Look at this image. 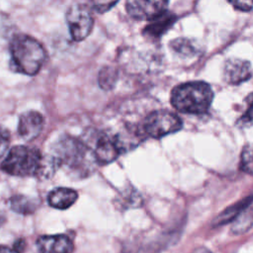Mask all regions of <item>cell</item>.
I'll use <instances>...</instances> for the list:
<instances>
[{
  "label": "cell",
  "instance_id": "15",
  "mask_svg": "<svg viewBox=\"0 0 253 253\" xmlns=\"http://www.w3.org/2000/svg\"><path fill=\"white\" fill-rule=\"evenodd\" d=\"M41 201L37 198L18 194L10 199V208L13 211L19 214H33L40 207Z\"/></svg>",
  "mask_w": 253,
  "mask_h": 253
},
{
  "label": "cell",
  "instance_id": "6",
  "mask_svg": "<svg viewBox=\"0 0 253 253\" xmlns=\"http://www.w3.org/2000/svg\"><path fill=\"white\" fill-rule=\"evenodd\" d=\"M181 127L182 121L178 116L169 111L158 110L146 117L141 129L146 136L160 138L180 130Z\"/></svg>",
  "mask_w": 253,
  "mask_h": 253
},
{
  "label": "cell",
  "instance_id": "21",
  "mask_svg": "<svg viewBox=\"0 0 253 253\" xmlns=\"http://www.w3.org/2000/svg\"><path fill=\"white\" fill-rule=\"evenodd\" d=\"M245 111L237 120V125L241 127L253 125V92L245 98Z\"/></svg>",
  "mask_w": 253,
  "mask_h": 253
},
{
  "label": "cell",
  "instance_id": "14",
  "mask_svg": "<svg viewBox=\"0 0 253 253\" xmlns=\"http://www.w3.org/2000/svg\"><path fill=\"white\" fill-rule=\"evenodd\" d=\"M176 16L172 13L164 12L158 17L150 20V23L144 28L143 34L151 38H159L166 33L175 23Z\"/></svg>",
  "mask_w": 253,
  "mask_h": 253
},
{
  "label": "cell",
  "instance_id": "7",
  "mask_svg": "<svg viewBox=\"0 0 253 253\" xmlns=\"http://www.w3.org/2000/svg\"><path fill=\"white\" fill-rule=\"evenodd\" d=\"M66 23L71 39L75 42H80L86 39L91 33L94 19L87 6L75 4L66 12Z\"/></svg>",
  "mask_w": 253,
  "mask_h": 253
},
{
  "label": "cell",
  "instance_id": "27",
  "mask_svg": "<svg viewBox=\"0 0 253 253\" xmlns=\"http://www.w3.org/2000/svg\"><path fill=\"white\" fill-rule=\"evenodd\" d=\"M5 221H6V217H5V215L0 211V227L5 223Z\"/></svg>",
  "mask_w": 253,
  "mask_h": 253
},
{
  "label": "cell",
  "instance_id": "26",
  "mask_svg": "<svg viewBox=\"0 0 253 253\" xmlns=\"http://www.w3.org/2000/svg\"><path fill=\"white\" fill-rule=\"evenodd\" d=\"M0 253H18L14 248L0 245Z\"/></svg>",
  "mask_w": 253,
  "mask_h": 253
},
{
  "label": "cell",
  "instance_id": "19",
  "mask_svg": "<svg viewBox=\"0 0 253 253\" xmlns=\"http://www.w3.org/2000/svg\"><path fill=\"white\" fill-rule=\"evenodd\" d=\"M117 79H118V72L115 68H113L111 66L103 67L98 76L99 85L104 90L112 89L114 87Z\"/></svg>",
  "mask_w": 253,
  "mask_h": 253
},
{
  "label": "cell",
  "instance_id": "5",
  "mask_svg": "<svg viewBox=\"0 0 253 253\" xmlns=\"http://www.w3.org/2000/svg\"><path fill=\"white\" fill-rule=\"evenodd\" d=\"M82 139L91 149L98 164L111 163L122 153L116 136H111L107 132L92 130Z\"/></svg>",
  "mask_w": 253,
  "mask_h": 253
},
{
  "label": "cell",
  "instance_id": "13",
  "mask_svg": "<svg viewBox=\"0 0 253 253\" xmlns=\"http://www.w3.org/2000/svg\"><path fill=\"white\" fill-rule=\"evenodd\" d=\"M252 203H253V195L248 196L236 202L235 204L229 206L224 211H222L217 216H215V218L212 220V227L221 226L226 223L234 221L242 211H244L247 208L251 206Z\"/></svg>",
  "mask_w": 253,
  "mask_h": 253
},
{
  "label": "cell",
  "instance_id": "18",
  "mask_svg": "<svg viewBox=\"0 0 253 253\" xmlns=\"http://www.w3.org/2000/svg\"><path fill=\"white\" fill-rule=\"evenodd\" d=\"M171 48L180 55L193 56L197 52V46L193 41L186 38H178L170 42Z\"/></svg>",
  "mask_w": 253,
  "mask_h": 253
},
{
  "label": "cell",
  "instance_id": "8",
  "mask_svg": "<svg viewBox=\"0 0 253 253\" xmlns=\"http://www.w3.org/2000/svg\"><path fill=\"white\" fill-rule=\"evenodd\" d=\"M169 0H126L127 14L135 20H152L166 12Z\"/></svg>",
  "mask_w": 253,
  "mask_h": 253
},
{
  "label": "cell",
  "instance_id": "22",
  "mask_svg": "<svg viewBox=\"0 0 253 253\" xmlns=\"http://www.w3.org/2000/svg\"><path fill=\"white\" fill-rule=\"evenodd\" d=\"M119 0H89L91 7L99 12V13H104L107 12L108 10H110L114 5H116V3Z\"/></svg>",
  "mask_w": 253,
  "mask_h": 253
},
{
  "label": "cell",
  "instance_id": "17",
  "mask_svg": "<svg viewBox=\"0 0 253 253\" xmlns=\"http://www.w3.org/2000/svg\"><path fill=\"white\" fill-rule=\"evenodd\" d=\"M253 226V209L247 208L232 222L230 232L234 235H240L248 231Z\"/></svg>",
  "mask_w": 253,
  "mask_h": 253
},
{
  "label": "cell",
  "instance_id": "24",
  "mask_svg": "<svg viewBox=\"0 0 253 253\" xmlns=\"http://www.w3.org/2000/svg\"><path fill=\"white\" fill-rule=\"evenodd\" d=\"M235 9L247 12L253 7V0H227Z\"/></svg>",
  "mask_w": 253,
  "mask_h": 253
},
{
  "label": "cell",
  "instance_id": "10",
  "mask_svg": "<svg viewBox=\"0 0 253 253\" xmlns=\"http://www.w3.org/2000/svg\"><path fill=\"white\" fill-rule=\"evenodd\" d=\"M39 253H72L74 245L65 234L42 235L37 240Z\"/></svg>",
  "mask_w": 253,
  "mask_h": 253
},
{
  "label": "cell",
  "instance_id": "4",
  "mask_svg": "<svg viewBox=\"0 0 253 253\" xmlns=\"http://www.w3.org/2000/svg\"><path fill=\"white\" fill-rule=\"evenodd\" d=\"M212 98L213 93L209 84L194 81L176 86L171 93V104L181 113L202 115L209 110Z\"/></svg>",
  "mask_w": 253,
  "mask_h": 253
},
{
  "label": "cell",
  "instance_id": "12",
  "mask_svg": "<svg viewBox=\"0 0 253 253\" xmlns=\"http://www.w3.org/2000/svg\"><path fill=\"white\" fill-rule=\"evenodd\" d=\"M78 199V193L65 187L55 188L47 195V203L50 207L57 210H66L70 208Z\"/></svg>",
  "mask_w": 253,
  "mask_h": 253
},
{
  "label": "cell",
  "instance_id": "1",
  "mask_svg": "<svg viewBox=\"0 0 253 253\" xmlns=\"http://www.w3.org/2000/svg\"><path fill=\"white\" fill-rule=\"evenodd\" d=\"M0 168L12 176H34L42 180L49 179L58 169L50 154L43 155L37 147L26 145L12 147L2 161Z\"/></svg>",
  "mask_w": 253,
  "mask_h": 253
},
{
  "label": "cell",
  "instance_id": "16",
  "mask_svg": "<svg viewBox=\"0 0 253 253\" xmlns=\"http://www.w3.org/2000/svg\"><path fill=\"white\" fill-rule=\"evenodd\" d=\"M142 199L139 193L132 186L126 187L117 197V205L122 210H127L140 207Z\"/></svg>",
  "mask_w": 253,
  "mask_h": 253
},
{
  "label": "cell",
  "instance_id": "3",
  "mask_svg": "<svg viewBox=\"0 0 253 253\" xmlns=\"http://www.w3.org/2000/svg\"><path fill=\"white\" fill-rule=\"evenodd\" d=\"M11 66L15 71L33 76L42 67L46 52L42 44L28 35H15L9 44Z\"/></svg>",
  "mask_w": 253,
  "mask_h": 253
},
{
  "label": "cell",
  "instance_id": "25",
  "mask_svg": "<svg viewBox=\"0 0 253 253\" xmlns=\"http://www.w3.org/2000/svg\"><path fill=\"white\" fill-rule=\"evenodd\" d=\"M24 246H25V240L19 239V240H17V241L15 242L13 248H14L18 253H21V252L23 251V249H24Z\"/></svg>",
  "mask_w": 253,
  "mask_h": 253
},
{
  "label": "cell",
  "instance_id": "20",
  "mask_svg": "<svg viewBox=\"0 0 253 253\" xmlns=\"http://www.w3.org/2000/svg\"><path fill=\"white\" fill-rule=\"evenodd\" d=\"M240 169L250 175H253V143L244 145L240 154Z\"/></svg>",
  "mask_w": 253,
  "mask_h": 253
},
{
  "label": "cell",
  "instance_id": "11",
  "mask_svg": "<svg viewBox=\"0 0 253 253\" xmlns=\"http://www.w3.org/2000/svg\"><path fill=\"white\" fill-rule=\"evenodd\" d=\"M251 76L250 62L239 58H229L223 67V78L228 84H240Z\"/></svg>",
  "mask_w": 253,
  "mask_h": 253
},
{
  "label": "cell",
  "instance_id": "2",
  "mask_svg": "<svg viewBox=\"0 0 253 253\" xmlns=\"http://www.w3.org/2000/svg\"><path fill=\"white\" fill-rule=\"evenodd\" d=\"M57 168H63L68 174L77 178L88 176L97 163L94 155L82 138L64 134L51 148L50 154Z\"/></svg>",
  "mask_w": 253,
  "mask_h": 253
},
{
  "label": "cell",
  "instance_id": "9",
  "mask_svg": "<svg viewBox=\"0 0 253 253\" xmlns=\"http://www.w3.org/2000/svg\"><path fill=\"white\" fill-rule=\"evenodd\" d=\"M44 120L41 113L37 111H28L21 115L18 124V132L20 136L31 141L41 133L43 127Z\"/></svg>",
  "mask_w": 253,
  "mask_h": 253
},
{
  "label": "cell",
  "instance_id": "23",
  "mask_svg": "<svg viewBox=\"0 0 253 253\" xmlns=\"http://www.w3.org/2000/svg\"><path fill=\"white\" fill-rule=\"evenodd\" d=\"M9 143H10V132L6 127L0 126V158L8 150Z\"/></svg>",
  "mask_w": 253,
  "mask_h": 253
}]
</instances>
